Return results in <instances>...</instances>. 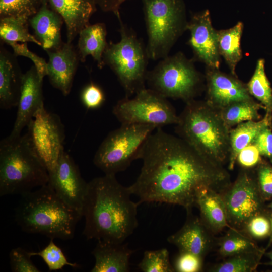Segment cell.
Returning a JSON list of instances; mask_svg holds the SVG:
<instances>
[{"label":"cell","mask_w":272,"mask_h":272,"mask_svg":"<svg viewBox=\"0 0 272 272\" xmlns=\"http://www.w3.org/2000/svg\"><path fill=\"white\" fill-rule=\"evenodd\" d=\"M264 64V59L257 61L254 72L246 85L250 95L264 106L266 112L272 113V88L265 72Z\"/></svg>","instance_id":"31"},{"label":"cell","mask_w":272,"mask_h":272,"mask_svg":"<svg viewBox=\"0 0 272 272\" xmlns=\"http://www.w3.org/2000/svg\"><path fill=\"white\" fill-rule=\"evenodd\" d=\"M195 206L200 212V218L214 234L229 226L226 209L220 193L209 187L201 189L198 193Z\"/></svg>","instance_id":"23"},{"label":"cell","mask_w":272,"mask_h":272,"mask_svg":"<svg viewBox=\"0 0 272 272\" xmlns=\"http://www.w3.org/2000/svg\"><path fill=\"white\" fill-rule=\"evenodd\" d=\"M49 59L47 76L52 86L64 96L68 95L80 62L77 48L72 43H63L57 49L45 50Z\"/></svg>","instance_id":"17"},{"label":"cell","mask_w":272,"mask_h":272,"mask_svg":"<svg viewBox=\"0 0 272 272\" xmlns=\"http://www.w3.org/2000/svg\"><path fill=\"white\" fill-rule=\"evenodd\" d=\"M77 45L80 62H84L87 56H91L101 69L105 65L103 55L108 45L107 29L104 23L89 24L79 33Z\"/></svg>","instance_id":"24"},{"label":"cell","mask_w":272,"mask_h":272,"mask_svg":"<svg viewBox=\"0 0 272 272\" xmlns=\"http://www.w3.org/2000/svg\"><path fill=\"white\" fill-rule=\"evenodd\" d=\"M120 40L110 42L103 55L104 65H107L117 77L129 97L146 88L147 70L149 59L146 46L135 32L124 24L120 16Z\"/></svg>","instance_id":"6"},{"label":"cell","mask_w":272,"mask_h":272,"mask_svg":"<svg viewBox=\"0 0 272 272\" xmlns=\"http://www.w3.org/2000/svg\"><path fill=\"white\" fill-rule=\"evenodd\" d=\"M258 148L261 156L272 163V130L271 126L263 128L256 137L253 143Z\"/></svg>","instance_id":"42"},{"label":"cell","mask_w":272,"mask_h":272,"mask_svg":"<svg viewBox=\"0 0 272 272\" xmlns=\"http://www.w3.org/2000/svg\"><path fill=\"white\" fill-rule=\"evenodd\" d=\"M176 125L179 137L201 155L223 166L228 161L231 128L206 101L187 102Z\"/></svg>","instance_id":"4"},{"label":"cell","mask_w":272,"mask_h":272,"mask_svg":"<svg viewBox=\"0 0 272 272\" xmlns=\"http://www.w3.org/2000/svg\"><path fill=\"white\" fill-rule=\"evenodd\" d=\"M81 99L87 109H94L102 105L105 100V96L103 91L98 85L91 82L83 89Z\"/></svg>","instance_id":"40"},{"label":"cell","mask_w":272,"mask_h":272,"mask_svg":"<svg viewBox=\"0 0 272 272\" xmlns=\"http://www.w3.org/2000/svg\"><path fill=\"white\" fill-rule=\"evenodd\" d=\"M146 83L148 88L167 99H180L187 103L199 93L202 78L193 60L179 52L161 59L148 71Z\"/></svg>","instance_id":"9"},{"label":"cell","mask_w":272,"mask_h":272,"mask_svg":"<svg viewBox=\"0 0 272 272\" xmlns=\"http://www.w3.org/2000/svg\"><path fill=\"white\" fill-rule=\"evenodd\" d=\"M241 230L254 240L269 237L271 234V225L267 208L264 212L250 218Z\"/></svg>","instance_id":"35"},{"label":"cell","mask_w":272,"mask_h":272,"mask_svg":"<svg viewBox=\"0 0 272 272\" xmlns=\"http://www.w3.org/2000/svg\"><path fill=\"white\" fill-rule=\"evenodd\" d=\"M186 30L190 32L187 42L192 50L193 60L204 63L207 68L219 69L220 55L217 31L212 26L209 10L193 14Z\"/></svg>","instance_id":"14"},{"label":"cell","mask_w":272,"mask_h":272,"mask_svg":"<svg viewBox=\"0 0 272 272\" xmlns=\"http://www.w3.org/2000/svg\"><path fill=\"white\" fill-rule=\"evenodd\" d=\"M14 54L3 46L0 50V107L9 109L17 106L23 73Z\"/></svg>","instance_id":"21"},{"label":"cell","mask_w":272,"mask_h":272,"mask_svg":"<svg viewBox=\"0 0 272 272\" xmlns=\"http://www.w3.org/2000/svg\"><path fill=\"white\" fill-rule=\"evenodd\" d=\"M129 187L121 185L115 175H106L88 182L83 211L87 239L123 243L138 225L137 208Z\"/></svg>","instance_id":"2"},{"label":"cell","mask_w":272,"mask_h":272,"mask_svg":"<svg viewBox=\"0 0 272 272\" xmlns=\"http://www.w3.org/2000/svg\"><path fill=\"white\" fill-rule=\"evenodd\" d=\"M142 167L129 186L132 194L143 202L177 205L187 213L195 206L198 192L209 187L219 193L230 184L223 166L199 154L184 140L157 128L143 149Z\"/></svg>","instance_id":"1"},{"label":"cell","mask_w":272,"mask_h":272,"mask_svg":"<svg viewBox=\"0 0 272 272\" xmlns=\"http://www.w3.org/2000/svg\"><path fill=\"white\" fill-rule=\"evenodd\" d=\"M269 218H270V221H271V234H270V235L269 236L270 237V241H269V244H271L272 243V212H270V211H269Z\"/></svg>","instance_id":"44"},{"label":"cell","mask_w":272,"mask_h":272,"mask_svg":"<svg viewBox=\"0 0 272 272\" xmlns=\"http://www.w3.org/2000/svg\"><path fill=\"white\" fill-rule=\"evenodd\" d=\"M48 173V184L60 199L83 217L88 182L82 178L72 157L64 151Z\"/></svg>","instance_id":"13"},{"label":"cell","mask_w":272,"mask_h":272,"mask_svg":"<svg viewBox=\"0 0 272 272\" xmlns=\"http://www.w3.org/2000/svg\"><path fill=\"white\" fill-rule=\"evenodd\" d=\"M261 156L257 147L251 144L240 151L237 156L236 162L242 168L254 169L262 161Z\"/></svg>","instance_id":"41"},{"label":"cell","mask_w":272,"mask_h":272,"mask_svg":"<svg viewBox=\"0 0 272 272\" xmlns=\"http://www.w3.org/2000/svg\"><path fill=\"white\" fill-rule=\"evenodd\" d=\"M35 36L45 51L58 48L63 43L61 30L64 23L61 16L45 0L38 11L29 20Z\"/></svg>","instance_id":"20"},{"label":"cell","mask_w":272,"mask_h":272,"mask_svg":"<svg viewBox=\"0 0 272 272\" xmlns=\"http://www.w3.org/2000/svg\"><path fill=\"white\" fill-rule=\"evenodd\" d=\"M133 252L127 243L98 241L92 252L95 264L90 271L128 272L129 260Z\"/></svg>","instance_id":"22"},{"label":"cell","mask_w":272,"mask_h":272,"mask_svg":"<svg viewBox=\"0 0 272 272\" xmlns=\"http://www.w3.org/2000/svg\"><path fill=\"white\" fill-rule=\"evenodd\" d=\"M207 101L208 104L220 110L237 101L252 99L247 85L237 79L220 71L207 68Z\"/></svg>","instance_id":"15"},{"label":"cell","mask_w":272,"mask_h":272,"mask_svg":"<svg viewBox=\"0 0 272 272\" xmlns=\"http://www.w3.org/2000/svg\"><path fill=\"white\" fill-rule=\"evenodd\" d=\"M27 138L48 172L64 152V129L59 117L44 106L39 109L27 125Z\"/></svg>","instance_id":"12"},{"label":"cell","mask_w":272,"mask_h":272,"mask_svg":"<svg viewBox=\"0 0 272 272\" xmlns=\"http://www.w3.org/2000/svg\"><path fill=\"white\" fill-rule=\"evenodd\" d=\"M42 80L34 65L23 74L17 112L12 137H18L36 112L44 106Z\"/></svg>","instance_id":"16"},{"label":"cell","mask_w":272,"mask_h":272,"mask_svg":"<svg viewBox=\"0 0 272 272\" xmlns=\"http://www.w3.org/2000/svg\"><path fill=\"white\" fill-rule=\"evenodd\" d=\"M82 217L48 184L21 195L15 210V220L23 231L53 239L73 238Z\"/></svg>","instance_id":"3"},{"label":"cell","mask_w":272,"mask_h":272,"mask_svg":"<svg viewBox=\"0 0 272 272\" xmlns=\"http://www.w3.org/2000/svg\"><path fill=\"white\" fill-rule=\"evenodd\" d=\"M30 254L21 247L12 249L9 253L10 267L13 272H39L40 270L33 264Z\"/></svg>","instance_id":"38"},{"label":"cell","mask_w":272,"mask_h":272,"mask_svg":"<svg viewBox=\"0 0 272 272\" xmlns=\"http://www.w3.org/2000/svg\"><path fill=\"white\" fill-rule=\"evenodd\" d=\"M260 109L265 108L252 99L233 102L219 111L224 121L231 128L243 122L260 120Z\"/></svg>","instance_id":"28"},{"label":"cell","mask_w":272,"mask_h":272,"mask_svg":"<svg viewBox=\"0 0 272 272\" xmlns=\"http://www.w3.org/2000/svg\"><path fill=\"white\" fill-rule=\"evenodd\" d=\"M243 29L242 22H238L232 28L217 31L220 55L225 59L232 74L236 77L235 68L242 58L240 41Z\"/></svg>","instance_id":"26"},{"label":"cell","mask_w":272,"mask_h":272,"mask_svg":"<svg viewBox=\"0 0 272 272\" xmlns=\"http://www.w3.org/2000/svg\"><path fill=\"white\" fill-rule=\"evenodd\" d=\"M266 206L267 209L272 212V201Z\"/></svg>","instance_id":"46"},{"label":"cell","mask_w":272,"mask_h":272,"mask_svg":"<svg viewBox=\"0 0 272 272\" xmlns=\"http://www.w3.org/2000/svg\"><path fill=\"white\" fill-rule=\"evenodd\" d=\"M97 6L103 12H112L117 18L120 17L119 8L126 0H95Z\"/></svg>","instance_id":"43"},{"label":"cell","mask_w":272,"mask_h":272,"mask_svg":"<svg viewBox=\"0 0 272 272\" xmlns=\"http://www.w3.org/2000/svg\"><path fill=\"white\" fill-rule=\"evenodd\" d=\"M45 0H0V18L24 16L30 18Z\"/></svg>","instance_id":"32"},{"label":"cell","mask_w":272,"mask_h":272,"mask_svg":"<svg viewBox=\"0 0 272 272\" xmlns=\"http://www.w3.org/2000/svg\"><path fill=\"white\" fill-rule=\"evenodd\" d=\"M229 226L241 230L252 216L267 210L253 169L242 168L236 179L220 193Z\"/></svg>","instance_id":"11"},{"label":"cell","mask_w":272,"mask_h":272,"mask_svg":"<svg viewBox=\"0 0 272 272\" xmlns=\"http://www.w3.org/2000/svg\"><path fill=\"white\" fill-rule=\"evenodd\" d=\"M265 250L239 253L224 258V260L212 266L213 272H252L256 270Z\"/></svg>","instance_id":"30"},{"label":"cell","mask_w":272,"mask_h":272,"mask_svg":"<svg viewBox=\"0 0 272 272\" xmlns=\"http://www.w3.org/2000/svg\"><path fill=\"white\" fill-rule=\"evenodd\" d=\"M254 172L260 193L266 201L272 198V166L262 161L254 168Z\"/></svg>","instance_id":"36"},{"label":"cell","mask_w":272,"mask_h":272,"mask_svg":"<svg viewBox=\"0 0 272 272\" xmlns=\"http://www.w3.org/2000/svg\"><path fill=\"white\" fill-rule=\"evenodd\" d=\"M50 239L49 243L37 252H29L31 256H40L47 266L49 271L61 270L66 266L78 268L79 266L68 261L61 249Z\"/></svg>","instance_id":"34"},{"label":"cell","mask_w":272,"mask_h":272,"mask_svg":"<svg viewBox=\"0 0 272 272\" xmlns=\"http://www.w3.org/2000/svg\"><path fill=\"white\" fill-rule=\"evenodd\" d=\"M112 112L121 124L150 125L157 128L176 124L179 116L167 99L145 88L132 98L125 97L113 107Z\"/></svg>","instance_id":"10"},{"label":"cell","mask_w":272,"mask_h":272,"mask_svg":"<svg viewBox=\"0 0 272 272\" xmlns=\"http://www.w3.org/2000/svg\"><path fill=\"white\" fill-rule=\"evenodd\" d=\"M266 254L267 256L270 260V264L272 265V249Z\"/></svg>","instance_id":"45"},{"label":"cell","mask_w":272,"mask_h":272,"mask_svg":"<svg viewBox=\"0 0 272 272\" xmlns=\"http://www.w3.org/2000/svg\"><path fill=\"white\" fill-rule=\"evenodd\" d=\"M47 1L63 20L67 43H72L80 32L90 24V19L97 10L95 0Z\"/></svg>","instance_id":"19"},{"label":"cell","mask_w":272,"mask_h":272,"mask_svg":"<svg viewBox=\"0 0 272 272\" xmlns=\"http://www.w3.org/2000/svg\"><path fill=\"white\" fill-rule=\"evenodd\" d=\"M203 258L190 252L179 251L173 266L175 271L199 272L202 270Z\"/></svg>","instance_id":"37"},{"label":"cell","mask_w":272,"mask_h":272,"mask_svg":"<svg viewBox=\"0 0 272 272\" xmlns=\"http://www.w3.org/2000/svg\"><path fill=\"white\" fill-rule=\"evenodd\" d=\"M149 59L157 60L169 53L186 30L185 7L183 0H143Z\"/></svg>","instance_id":"7"},{"label":"cell","mask_w":272,"mask_h":272,"mask_svg":"<svg viewBox=\"0 0 272 272\" xmlns=\"http://www.w3.org/2000/svg\"><path fill=\"white\" fill-rule=\"evenodd\" d=\"M272 113L266 112L263 118L257 121H247L231 129L229 134L228 168L233 170L240 151L253 143L257 134L264 128L271 126Z\"/></svg>","instance_id":"25"},{"label":"cell","mask_w":272,"mask_h":272,"mask_svg":"<svg viewBox=\"0 0 272 272\" xmlns=\"http://www.w3.org/2000/svg\"><path fill=\"white\" fill-rule=\"evenodd\" d=\"M29 18L24 16H11L0 18V38L8 44L12 42L41 43L29 31Z\"/></svg>","instance_id":"29"},{"label":"cell","mask_w":272,"mask_h":272,"mask_svg":"<svg viewBox=\"0 0 272 272\" xmlns=\"http://www.w3.org/2000/svg\"><path fill=\"white\" fill-rule=\"evenodd\" d=\"M138 266L143 272L175 271L169 260V251L165 248L145 251Z\"/></svg>","instance_id":"33"},{"label":"cell","mask_w":272,"mask_h":272,"mask_svg":"<svg viewBox=\"0 0 272 272\" xmlns=\"http://www.w3.org/2000/svg\"><path fill=\"white\" fill-rule=\"evenodd\" d=\"M157 128L144 124H121L110 132L96 151L95 165L106 175H115L141 159L145 145Z\"/></svg>","instance_id":"8"},{"label":"cell","mask_w":272,"mask_h":272,"mask_svg":"<svg viewBox=\"0 0 272 272\" xmlns=\"http://www.w3.org/2000/svg\"><path fill=\"white\" fill-rule=\"evenodd\" d=\"M217 244L219 254L224 259L239 253L263 249L242 230L230 226L226 233L217 240Z\"/></svg>","instance_id":"27"},{"label":"cell","mask_w":272,"mask_h":272,"mask_svg":"<svg viewBox=\"0 0 272 272\" xmlns=\"http://www.w3.org/2000/svg\"><path fill=\"white\" fill-rule=\"evenodd\" d=\"M187 219L182 228L167 238L169 243L179 251L190 252L202 257L208 254L217 240L200 217L187 213Z\"/></svg>","instance_id":"18"},{"label":"cell","mask_w":272,"mask_h":272,"mask_svg":"<svg viewBox=\"0 0 272 272\" xmlns=\"http://www.w3.org/2000/svg\"><path fill=\"white\" fill-rule=\"evenodd\" d=\"M27 43L12 42L8 43V45L12 48L15 56H24L30 59L33 62L40 78L43 80L44 77L47 74V62L43 58L30 50Z\"/></svg>","instance_id":"39"},{"label":"cell","mask_w":272,"mask_h":272,"mask_svg":"<svg viewBox=\"0 0 272 272\" xmlns=\"http://www.w3.org/2000/svg\"><path fill=\"white\" fill-rule=\"evenodd\" d=\"M48 172L26 134L0 143V196L22 195L48 184Z\"/></svg>","instance_id":"5"}]
</instances>
